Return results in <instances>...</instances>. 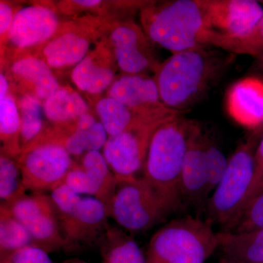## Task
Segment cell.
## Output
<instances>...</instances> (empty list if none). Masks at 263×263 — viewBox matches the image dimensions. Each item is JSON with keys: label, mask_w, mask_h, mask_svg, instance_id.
<instances>
[{"label": "cell", "mask_w": 263, "mask_h": 263, "mask_svg": "<svg viewBox=\"0 0 263 263\" xmlns=\"http://www.w3.org/2000/svg\"><path fill=\"white\" fill-rule=\"evenodd\" d=\"M58 19L51 10L42 6H29L18 10L9 29L13 45L26 48L44 42L56 30Z\"/></svg>", "instance_id": "obj_15"}, {"label": "cell", "mask_w": 263, "mask_h": 263, "mask_svg": "<svg viewBox=\"0 0 263 263\" xmlns=\"http://www.w3.org/2000/svg\"><path fill=\"white\" fill-rule=\"evenodd\" d=\"M8 206L28 230L34 247L48 253L62 250L67 252L51 195L45 193L26 194Z\"/></svg>", "instance_id": "obj_10"}, {"label": "cell", "mask_w": 263, "mask_h": 263, "mask_svg": "<svg viewBox=\"0 0 263 263\" xmlns=\"http://www.w3.org/2000/svg\"><path fill=\"white\" fill-rule=\"evenodd\" d=\"M148 37L173 53L210 46L213 36L205 0H176L146 8Z\"/></svg>", "instance_id": "obj_3"}, {"label": "cell", "mask_w": 263, "mask_h": 263, "mask_svg": "<svg viewBox=\"0 0 263 263\" xmlns=\"http://www.w3.org/2000/svg\"><path fill=\"white\" fill-rule=\"evenodd\" d=\"M256 59L255 67L263 73V53Z\"/></svg>", "instance_id": "obj_38"}, {"label": "cell", "mask_w": 263, "mask_h": 263, "mask_svg": "<svg viewBox=\"0 0 263 263\" xmlns=\"http://www.w3.org/2000/svg\"><path fill=\"white\" fill-rule=\"evenodd\" d=\"M111 41L118 65L123 72L129 75L141 74L153 63L143 34L135 26L118 27L112 32Z\"/></svg>", "instance_id": "obj_16"}, {"label": "cell", "mask_w": 263, "mask_h": 263, "mask_svg": "<svg viewBox=\"0 0 263 263\" xmlns=\"http://www.w3.org/2000/svg\"><path fill=\"white\" fill-rule=\"evenodd\" d=\"M34 246L28 230L13 216L6 204H0V255L8 258L19 249Z\"/></svg>", "instance_id": "obj_24"}, {"label": "cell", "mask_w": 263, "mask_h": 263, "mask_svg": "<svg viewBox=\"0 0 263 263\" xmlns=\"http://www.w3.org/2000/svg\"><path fill=\"white\" fill-rule=\"evenodd\" d=\"M119 227L109 224L100 245L105 263H146V256L133 237Z\"/></svg>", "instance_id": "obj_20"}, {"label": "cell", "mask_w": 263, "mask_h": 263, "mask_svg": "<svg viewBox=\"0 0 263 263\" xmlns=\"http://www.w3.org/2000/svg\"><path fill=\"white\" fill-rule=\"evenodd\" d=\"M74 3L83 5V6L92 7L100 4L101 1L100 0H79V1H74Z\"/></svg>", "instance_id": "obj_37"}, {"label": "cell", "mask_w": 263, "mask_h": 263, "mask_svg": "<svg viewBox=\"0 0 263 263\" xmlns=\"http://www.w3.org/2000/svg\"><path fill=\"white\" fill-rule=\"evenodd\" d=\"M21 112L20 136L23 146L34 141L43 127L41 105L35 97L27 95L19 103Z\"/></svg>", "instance_id": "obj_30"}, {"label": "cell", "mask_w": 263, "mask_h": 263, "mask_svg": "<svg viewBox=\"0 0 263 263\" xmlns=\"http://www.w3.org/2000/svg\"><path fill=\"white\" fill-rule=\"evenodd\" d=\"M18 163L26 190L46 193L64 184L74 162L62 141L53 140L29 144Z\"/></svg>", "instance_id": "obj_9"}, {"label": "cell", "mask_w": 263, "mask_h": 263, "mask_svg": "<svg viewBox=\"0 0 263 263\" xmlns=\"http://www.w3.org/2000/svg\"><path fill=\"white\" fill-rule=\"evenodd\" d=\"M119 182L100 151L83 155L81 164L74 163L64 181L80 195L96 197L103 202L107 212Z\"/></svg>", "instance_id": "obj_12"}, {"label": "cell", "mask_w": 263, "mask_h": 263, "mask_svg": "<svg viewBox=\"0 0 263 263\" xmlns=\"http://www.w3.org/2000/svg\"><path fill=\"white\" fill-rule=\"evenodd\" d=\"M0 263H10L9 259L8 258H5V259H1V261H0Z\"/></svg>", "instance_id": "obj_41"}, {"label": "cell", "mask_w": 263, "mask_h": 263, "mask_svg": "<svg viewBox=\"0 0 263 263\" xmlns=\"http://www.w3.org/2000/svg\"><path fill=\"white\" fill-rule=\"evenodd\" d=\"M89 46L85 38L69 32L48 43L43 53L48 65L58 68L78 65L85 58Z\"/></svg>", "instance_id": "obj_22"}, {"label": "cell", "mask_w": 263, "mask_h": 263, "mask_svg": "<svg viewBox=\"0 0 263 263\" xmlns=\"http://www.w3.org/2000/svg\"><path fill=\"white\" fill-rule=\"evenodd\" d=\"M27 194L22 181V172L18 162L8 155L0 157V199L9 205Z\"/></svg>", "instance_id": "obj_28"}, {"label": "cell", "mask_w": 263, "mask_h": 263, "mask_svg": "<svg viewBox=\"0 0 263 263\" xmlns=\"http://www.w3.org/2000/svg\"><path fill=\"white\" fill-rule=\"evenodd\" d=\"M213 224L197 216L170 221L151 238L146 263H204L218 249Z\"/></svg>", "instance_id": "obj_5"}, {"label": "cell", "mask_w": 263, "mask_h": 263, "mask_svg": "<svg viewBox=\"0 0 263 263\" xmlns=\"http://www.w3.org/2000/svg\"><path fill=\"white\" fill-rule=\"evenodd\" d=\"M8 258L10 263H53L47 252L34 246L19 249Z\"/></svg>", "instance_id": "obj_33"}, {"label": "cell", "mask_w": 263, "mask_h": 263, "mask_svg": "<svg viewBox=\"0 0 263 263\" xmlns=\"http://www.w3.org/2000/svg\"><path fill=\"white\" fill-rule=\"evenodd\" d=\"M223 257L237 263H263V228L217 233Z\"/></svg>", "instance_id": "obj_18"}, {"label": "cell", "mask_w": 263, "mask_h": 263, "mask_svg": "<svg viewBox=\"0 0 263 263\" xmlns=\"http://www.w3.org/2000/svg\"><path fill=\"white\" fill-rule=\"evenodd\" d=\"M20 130L21 116L14 100L10 95L0 99V132L2 140L6 142L10 155L18 151L17 140Z\"/></svg>", "instance_id": "obj_29"}, {"label": "cell", "mask_w": 263, "mask_h": 263, "mask_svg": "<svg viewBox=\"0 0 263 263\" xmlns=\"http://www.w3.org/2000/svg\"><path fill=\"white\" fill-rule=\"evenodd\" d=\"M231 61V57L206 47L173 53L156 79L162 103L181 113L212 89Z\"/></svg>", "instance_id": "obj_1"}, {"label": "cell", "mask_w": 263, "mask_h": 263, "mask_svg": "<svg viewBox=\"0 0 263 263\" xmlns=\"http://www.w3.org/2000/svg\"><path fill=\"white\" fill-rule=\"evenodd\" d=\"M205 155L209 192L211 195L226 174L229 160L226 158L220 147L207 133L205 135Z\"/></svg>", "instance_id": "obj_31"}, {"label": "cell", "mask_w": 263, "mask_h": 263, "mask_svg": "<svg viewBox=\"0 0 263 263\" xmlns=\"http://www.w3.org/2000/svg\"><path fill=\"white\" fill-rule=\"evenodd\" d=\"M63 263H87L86 262H84V261L81 260V259H67V260H65V262ZM102 263H105V262H102Z\"/></svg>", "instance_id": "obj_39"}, {"label": "cell", "mask_w": 263, "mask_h": 263, "mask_svg": "<svg viewBox=\"0 0 263 263\" xmlns=\"http://www.w3.org/2000/svg\"><path fill=\"white\" fill-rule=\"evenodd\" d=\"M165 108L153 110H133L108 97L98 102L96 110L108 136H115L125 131L138 119L157 113Z\"/></svg>", "instance_id": "obj_21"}, {"label": "cell", "mask_w": 263, "mask_h": 263, "mask_svg": "<svg viewBox=\"0 0 263 263\" xmlns=\"http://www.w3.org/2000/svg\"><path fill=\"white\" fill-rule=\"evenodd\" d=\"M254 165L255 166H254V180L249 192L247 204L257 195L263 183V135L261 139L259 140L257 149H256Z\"/></svg>", "instance_id": "obj_34"}, {"label": "cell", "mask_w": 263, "mask_h": 263, "mask_svg": "<svg viewBox=\"0 0 263 263\" xmlns=\"http://www.w3.org/2000/svg\"><path fill=\"white\" fill-rule=\"evenodd\" d=\"M194 122L179 114L162 123L151 140L143 167V179L172 213L183 207L181 172Z\"/></svg>", "instance_id": "obj_2"}, {"label": "cell", "mask_w": 263, "mask_h": 263, "mask_svg": "<svg viewBox=\"0 0 263 263\" xmlns=\"http://www.w3.org/2000/svg\"><path fill=\"white\" fill-rule=\"evenodd\" d=\"M205 135L202 127L194 122L181 172V193L183 207L189 205L196 212L206 210L210 198L205 155Z\"/></svg>", "instance_id": "obj_11"}, {"label": "cell", "mask_w": 263, "mask_h": 263, "mask_svg": "<svg viewBox=\"0 0 263 263\" xmlns=\"http://www.w3.org/2000/svg\"><path fill=\"white\" fill-rule=\"evenodd\" d=\"M13 18V12L9 5L5 3H0V32L1 34L9 31Z\"/></svg>", "instance_id": "obj_35"}, {"label": "cell", "mask_w": 263, "mask_h": 263, "mask_svg": "<svg viewBox=\"0 0 263 263\" xmlns=\"http://www.w3.org/2000/svg\"><path fill=\"white\" fill-rule=\"evenodd\" d=\"M8 89H9V86L6 78L3 73L0 74V99L8 96Z\"/></svg>", "instance_id": "obj_36"}, {"label": "cell", "mask_w": 263, "mask_h": 263, "mask_svg": "<svg viewBox=\"0 0 263 263\" xmlns=\"http://www.w3.org/2000/svg\"><path fill=\"white\" fill-rule=\"evenodd\" d=\"M108 135L101 122L86 113L78 119L75 129L62 141L70 155L79 157L92 151L103 148Z\"/></svg>", "instance_id": "obj_19"}, {"label": "cell", "mask_w": 263, "mask_h": 263, "mask_svg": "<svg viewBox=\"0 0 263 263\" xmlns=\"http://www.w3.org/2000/svg\"><path fill=\"white\" fill-rule=\"evenodd\" d=\"M263 126L253 129L237 147L228 162V168L208 201L207 219L231 231L247 205L254 176V157Z\"/></svg>", "instance_id": "obj_4"}, {"label": "cell", "mask_w": 263, "mask_h": 263, "mask_svg": "<svg viewBox=\"0 0 263 263\" xmlns=\"http://www.w3.org/2000/svg\"><path fill=\"white\" fill-rule=\"evenodd\" d=\"M262 191H263V183H262V186H261L260 189H259V193H257V195H258V194H259V193H262ZM257 195H256V196H257ZM256 196H255V197H256ZM252 199H253V198H252Z\"/></svg>", "instance_id": "obj_42"}, {"label": "cell", "mask_w": 263, "mask_h": 263, "mask_svg": "<svg viewBox=\"0 0 263 263\" xmlns=\"http://www.w3.org/2000/svg\"><path fill=\"white\" fill-rule=\"evenodd\" d=\"M67 252L98 246L109 226L106 207L96 197L76 193L62 184L51 192Z\"/></svg>", "instance_id": "obj_6"}, {"label": "cell", "mask_w": 263, "mask_h": 263, "mask_svg": "<svg viewBox=\"0 0 263 263\" xmlns=\"http://www.w3.org/2000/svg\"><path fill=\"white\" fill-rule=\"evenodd\" d=\"M261 228H263V191L247 204L231 231H249Z\"/></svg>", "instance_id": "obj_32"}, {"label": "cell", "mask_w": 263, "mask_h": 263, "mask_svg": "<svg viewBox=\"0 0 263 263\" xmlns=\"http://www.w3.org/2000/svg\"><path fill=\"white\" fill-rule=\"evenodd\" d=\"M179 114L166 110L138 119L125 131L108 136L103 147V155L117 179H135L144 167L147 153L154 133L162 123Z\"/></svg>", "instance_id": "obj_8"}, {"label": "cell", "mask_w": 263, "mask_h": 263, "mask_svg": "<svg viewBox=\"0 0 263 263\" xmlns=\"http://www.w3.org/2000/svg\"><path fill=\"white\" fill-rule=\"evenodd\" d=\"M230 117L243 127L255 129L263 126V80L247 77L232 85L226 95Z\"/></svg>", "instance_id": "obj_14"}, {"label": "cell", "mask_w": 263, "mask_h": 263, "mask_svg": "<svg viewBox=\"0 0 263 263\" xmlns=\"http://www.w3.org/2000/svg\"><path fill=\"white\" fill-rule=\"evenodd\" d=\"M210 46L233 54L258 57L263 53V15L249 32L239 37H224L213 34Z\"/></svg>", "instance_id": "obj_26"}, {"label": "cell", "mask_w": 263, "mask_h": 263, "mask_svg": "<svg viewBox=\"0 0 263 263\" xmlns=\"http://www.w3.org/2000/svg\"><path fill=\"white\" fill-rule=\"evenodd\" d=\"M108 95L133 110H153L166 107L156 81L141 74L122 76L114 83Z\"/></svg>", "instance_id": "obj_17"}, {"label": "cell", "mask_w": 263, "mask_h": 263, "mask_svg": "<svg viewBox=\"0 0 263 263\" xmlns=\"http://www.w3.org/2000/svg\"><path fill=\"white\" fill-rule=\"evenodd\" d=\"M43 110L51 122H67L86 113L87 105L80 95L66 88H60L45 100Z\"/></svg>", "instance_id": "obj_25"}, {"label": "cell", "mask_w": 263, "mask_h": 263, "mask_svg": "<svg viewBox=\"0 0 263 263\" xmlns=\"http://www.w3.org/2000/svg\"><path fill=\"white\" fill-rule=\"evenodd\" d=\"M172 212L144 179L120 181L108 209L109 217L131 233L152 229Z\"/></svg>", "instance_id": "obj_7"}, {"label": "cell", "mask_w": 263, "mask_h": 263, "mask_svg": "<svg viewBox=\"0 0 263 263\" xmlns=\"http://www.w3.org/2000/svg\"><path fill=\"white\" fill-rule=\"evenodd\" d=\"M219 263H237L234 262V261L230 260V259L226 258V257H221L220 260H219Z\"/></svg>", "instance_id": "obj_40"}, {"label": "cell", "mask_w": 263, "mask_h": 263, "mask_svg": "<svg viewBox=\"0 0 263 263\" xmlns=\"http://www.w3.org/2000/svg\"><path fill=\"white\" fill-rule=\"evenodd\" d=\"M72 79L82 91L98 94L111 84L114 72L107 67L95 65L91 57H86L76 66L72 71Z\"/></svg>", "instance_id": "obj_27"}, {"label": "cell", "mask_w": 263, "mask_h": 263, "mask_svg": "<svg viewBox=\"0 0 263 263\" xmlns=\"http://www.w3.org/2000/svg\"><path fill=\"white\" fill-rule=\"evenodd\" d=\"M213 33L239 37L249 32L263 15V8L252 0H205Z\"/></svg>", "instance_id": "obj_13"}, {"label": "cell", "mask_w": 263, "mask_h": 263, "mask_svg": "<svg viewBox=\"0 0 263 263\" xmlns=\"http://www.w3.org/2000/svg\"><path fill=\"white\" fill-rule=\"evenodd\" d=\"M12 70L34 85L38 98L48 99L60 89L47 62L34 57H26L13 64Z\"/></svg>", "instance_id": "obj_23"}]
</instances>
